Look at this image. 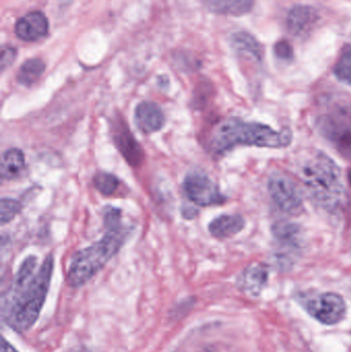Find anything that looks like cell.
Instances as JSON below:
<instances>
[{
    "instance_id": "obj_1",
    "label": "cell",
    "mask_w": 351,
    "mask_h": 352,
    "mask_svg": "<svg viewBox=\"0 0 351 352\" xmlns=\"http://www.w3.org/2000/svg\"><path fill=\"white\" fill-rule=\"evenodd\" d=\"M37 268V258H25L12 285L2 297V320L18 333L28 331L36 322L49 293L54 271V256H47Z\"/></svg>"
},
{
    "instance_id": "obj_2",
    "label": "cell",
    "mask_w": 351,
    "mask_h": 352,
    "mask_svg": "<svg viewBox=\"0 0 351 352\" xmlns=\"http://www.w3.org/2000/svg\"><path fill=\"white\" fill-rule=\"evenodd\" d=\"M300 178L315 205L334 212L346 200V184L340 167L317 151L301 165Z\"/></svg>"
},
{
    "instance_id": "obj_3",
    "label": "cell",
    "mask_w": 351,
    "mask_h": 352,
    "mask_svg": "<svg viewBox=\"0 0 351 352\" xmlns=\"http://www.w3.org/2000/svg\"><path fill=\"white\" fill-rule=\"evenodd\" d=\"M292 135L290 129L276 131L264 124L232 118L224 120L214 128L210 146L216 154H224L239 146L282 148L291 144Z\"/></svg>"
},
{
    "instance_id": "obj_4",
    "label": "cell",
    "mask_w": 351,
    "mask_h": 352,
    "mask_svg": "<svg viewBox=\"0 0 351 352\" xmlns=\"http://www.w3.org/2000/svg\"><path fill=\"white\" fill-rule=\"evenodd\" d=\"M127 235L124 226L107 229L102 239L76 252L66 275L67 285L71 287L86 285L121 250Z\"/></svg>"
},
{
    "instance_id": "obj_5",
    "label": "cell",
    "mask_w": 351,
    "mask_h": 352,
    "mask_svg": "<svg viewBox=\"0 0 351 352\" xmlns=\"http://www.w3.org/2000/svg\"><path fill=\"white\" fill-rule=\"evenodd\" d=\"M319 133L341 154L351 155V103L336 101L317 117Z\"/></svg>"
},
{
    "instance_id": "obj_6",
    "label": "cell",
    "mask_w": 351,
    "mask_h": 352,
    "mask_svg": "<svg viewBox=\"0 0 351 352\" xmlns=\"http://www.w3.org/2000/svg\"><path fill=\"white\" fill-rule=\"evenodd\" d=\"M272 234L278 244L274 260L280 269L286 270L294 265L295 258L302 246L300 226L290 221H278L272 227Z\"/></svg>"
},
{
    "instance_id": "obj_7",
    "label": "cell",
    "mask_w": 351,
    "mask_h": 352,
    "mask_svg": "<svg viewBox=\"0 0 351 352\" xmlns=\"http://www.w3.org/2000/svg\"><path fill=\"white\" fill-rule=\"evenodd\" d=\"M268 192L274 204L284 213L295 214L303 208L302 190L290 176L273 173L268 180Z\"/></svg>"
},
{
    "instance_id": "obj_8",
    "label": "cell",
    "mask_w": 351,
    "mask_h": 352,
    "mask_svg": "<svg viewBox=\"0 0 351 352\" xmlns=\"http://www.w3.org/2000/svg\"><path fill=\"white\" fill-rule=\"evenodd\" d=\"M302 305L313 318L327 326L337 324L346 314V301L335 293L310 296L302 300Z\"/></svg>"
},
{
    "instance_id": "obj_9",
    "label": "cell",
    "mask_w": 351,
    "mask_h": 352,
    "mask_svg": "<svg viewBox=\"0 0 351 352\" xmlns=\"http://www.w3.org/2000/svg\"><path fill=\"white\" fill-rule=\"evenodd\" d=\"M183 190L188 198L198 206H214L226 200L218 186L207 175L201 173L188 175L183 182Z\"/></svg>"
},
{
    "instance_id": "obj_10",
    "label": "cell",
    "mask_w": 351,
    "mask_h": 352,
    "mask_svg": "<svg viewBox=\"0 0 351 352\" xmlns=\"http://www.w3.org/2000/svg\"><path fill=\"white\" fill-rule=\"evenodd\" d=\"M111 133L117 151L121 153L128 164L133 167L141 165L142 161L144 160V150L130 131L125 121L122 119L113 120Z\"/></svg>"
},
{
    "instance_id": "obj_11",
    "label": "cell",
    "mask_w": 351,
    "mask_h": 352,
    "mask_svg": "<svg viewBox=\"0 0 351 352\" xmlns=\"http://www.w3.org/2000/svg\"><path fill=\"white\" fill-rule=\"evenodd\" d=\"M135 124L144 134L160 131L165 124V116L158 104L152 101H142L136 107Z\"/></svg>"
},
{
    "instance_id": "obj_12",
    "label": "cell",
    "mask_w": 351,
    "mask_h": 352,
    "mask_svg": "<svg viewBox=\"0 0 351 352\" xmlns=\"http://www.w3.org/2000/svg\"><path fill=\"white\" fill-rule=\"evenodd\" d=\"M16 34L24 41H36L49 32V22L41 12H32L21 18L16 24Z\"/></svg>"
},
{
    "instance_id": "obj_13",
    "label": "cell",
    "mask_w": 351,
    "mask_h": 352,
    "mask_svg": "<svg viewBox=\"0 0 351 352\" xmlns=\"http://www.w3.org/2000/svg\"><path fill=\"white\" fill-rule=\"evenodd\" d=\"M317 20H319V14L315 8L313 6L299 4V6H295L288 12L286 26L291 34L300 37L313 30Z\"/></svg>"
},
{
    "instance_id": "obj_14",
    "label": "cell",
    "mask_w": 351,
    "mask_h": 352,
    "mask_svg": "<svg viewBox=\"0 0 351 352\" xmlns=\"http://www.w3.org/2000/svg\"><path fill=\"white\" fill-rule=\"evenodd\" d=\"M268 278V267L261 263H253L243 271L240 277V287L249 296L257 297L267 285Z\"/></svg>"
},
{
    "instance_id": "obj_15",
    "label": "cell",
    "mask_w": 351,
    "mask_h": 352,
    "mask_svg": "<svg viewBox=\"0 0 351 352\" xmlns=\"http://www.w3.org/2000/svg\"><path fill=\"white\" fill-rule=\"evenodd\" d=\"M245 219L240 214H223L210 223V234L218 239L233 237L242 231Z\"/></svg>"
},
{
    "instance_id": "obj_16",
    "label": "cell",
    "mask_w": 351,
    "mask_h": 352,
    "mask_svg": "<svg viewBox=\"0 0 351 352\" xmlns=\"http://www.w3.org/2000/svg\"><path fill=\"white\" fill-rule=\"evenodd\" d=\"M24 153L20 148H12L6 151L2 156L1 177L2 179H16L25 170Z\"/></svg>"
},
{
    "instance_id": "obj_17",
    "label": "cell",
    "mask_w": 351,
    "mask_h": 352,
    "mask_svg": "<svg viewBox=\"0 0 351 352\" xmlns=\"http://www.w3.org/2000/svg\"><path fill=\"white\" fill-rule=\"evenodd\" d=\"M253 0H206V6L212 12L227 16H242L251 12Z\"/></svg>"
},
{
    "instance_id": "obj_18",
    "label": "cell",
    "mask_w": 351,
    "mask_h": 352,
    "mask_svg": "<svg viewBox=\"0 0 351 352\" xmlns=\"http://www.w3.org/2000/svg\"><path fill=\"white\" fill-rule=\"evenodd\" d=\"M231 41H232L233 47L238 53L253 58L257 61H261L263 58V47H262L261 43L249 33H235Z\"/></svg>"
},
{
    "instance_id": "obj_19",
    "label": "cell",
    "mask_w": 351,
    "mask_h": 352,
    "mask_svg": "<svg viewBox=\"0 0 351 352\" xmlns=\"http://www.w3.org/2000/svg\"><path fill=\"white\" fill-rule=\"evenodd\" d=\"M45 70V64L39 58H32L25 61L16 74L19 84L25 87H31L43 76Z\"/></svg>"
},
{
    "instance_id": "obj_20",
    "label": "cell",
    "mask_w": 351,
    "mask_h": 352,
    "mask_svg": "<svg viewBox=\"0 0 351 352\" xmlns=\"http://www.w3.org/2000/svg\"><path fill=\"white\" fill-rule=\"evenodd\" d=\"M93 184L101 194L111 196L119 188L120 180L117 176L111 175V173L99 171L93 178Z\"/></svg>"
},
{
    "instance_id": "obj_21",
    "label": "cell",
    "mask_w": 351,
    "mask_h": 352,
    "mask_svg": "<svg viewBox=\"0 0 351 352\" xmlns=\"http://www.w3.org/2000/svg\"><path fill=\"white\" fill-rule=\"evenodd\" d=\"M334 74L338 80L351 86V47L344 50L341 57L336 63Z\"/></svg>"
},
{
    "instance_id": "obj_22",
    "label": "cell",
    "mask_w": 351,
    "mask_h": 352,
    "mask_svg": "<svg viewBox=\"0 0 351 352\" xmlns=\"http://www.w3.org/2000/svg\"><path fill=\"white\" fill-rule=\"evenodd\" d=\"M21 209H22V205L18 200L12 198L2 199L0 204L1 225H5L12 221L20 213Z\"/></svg>"
},
{
    "instance_id": "obj_23",
    "label": "cell",
    "mask_w": 351,
    "mask_h": 352,
    "mask_svg": "<svg viewBox=\"0 0 351 352\" xmlns=\"http://www.w3.org/2000/svg\"><path fill=\"white\" fill-rule=\"evenodd\" d=\"M105 229H115L124 226L122 223V211L113 206H106L103 211Z\"/></svg>"
},
{
    "instance_id": "obj_24",
    "label": "cell",
    "mask_w": 351,
    "mask_h": 352,
    "mask_svg": "<svg viewBox=\"0 0 351 352\" xmlns=\"http://www.w3.org/2000/svg\"><path fill=\"white\" fill-rule=\"evenodd\" d=\"M16 50L12 47H2L1 52V62H0V66H1L2 72L10 67L16 57Z\"/></svg>"
},
{
    "instance_id": "obj_25",
    "label": "cell",
    "mask_w": 351,
    "mask_h": 352,
    "mask_svg": "<svg viewBox=\"0 0 351 352\" xmlns=\"http://www.w3.org/2000/svg\"><path fill=\"white\" fill-rule=\"evenodd\" d=\"M275 55L280 59L288 60L293 57V49L286 41H280L274 47Z\"/></svg>"
},
{
    "instance_id": "obj_26",
    "label": "cell",
    "mask_w": 351,
    "mask_h": 352,
    "mask_svg": "<svg viewBox=\"0 0 351 352\" xmlns=\"http://www.w3.org/2000/svg\"><path fill=\"white\" fill-rule=\"evenodd\" d=\"M0 352H19L5 340V339H1V349H0Z\"/></svg>"
}]
</instances>
